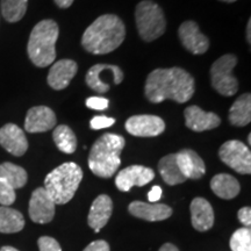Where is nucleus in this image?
<instances>
[{
	"label": "nucleus",
	"instance_id": "1",
	"mask_svg": "<svg viewBox=\"0 0 251 251\" xmlns=\"http://www.w3.org/2000/svg\"><path fill=\"white\" fill-rule=\"evenodd\" d=\"M196 90L194 78L181 68L156 69L147 77L144 94L152 103L166 99L184 103L193 97Z\"/></svg>",
	"mask_w": 251,
	"mask_h": 251
},
{
	"label": "nucleus",
	"instance_id": "2",
	"mask_svg": "<svg viewBox=\"0 0 251 251\" xmlns=\"http://www.w3.org/2000/svg\"><path fill=\"white\" fill-rule=\"evenodd\" d=\"M125 39L124 21L115 14H103L84 31L81 46L90 54L105 55L117 50Z\"/></svg>",
	"mask_w": 251,
	"mask_h": 251
},
{
	"label": "nucleus",
	"instance_id": "3",
	"mask_svg": "<svg viewBox=\"0 0 251 251\" xmlns=\"http://www.w3.org/2000/svg\"><path fill=\"white\" fill-rule=\"evenodd\" d=\"M126 141L121 135L103 134L93 143L89 153L90 170L100 178H111L121 164V151Z\"/></svg>",
	"mask_w": 251,
	"mask_h": 251
},
{
	"label": "nucleus",
	"instance_id": "4",
	"mask_svg": "<svg viewBox=\"0 0 251 251\" xmlns=\"http://www.w3.org/2000/svg\"><path fill=\"white\" fill-rule=\"evenodd\" d=\"M59 34L58 25L54 20H42L35 25L28 40L27 52L37 68L49 67L56 59V42Z\"/></svg>",
	"mask_w": 251,
	"mask_h": 251
},
{
	"label": "nucleus",
	"instance_id": "5",
	"mask_svg": "<svg viewBox=\"0 0 251 251\" xmlns=\"http://www.w3.org/2000/svg\"><path fill=\"white\" fill-rule=\"evenodd\" d=\"M83 179V170L74 162L63 163L47 175L45 190L55 205H65L76 194Z\"/></svg>",
	"mask_w": 251,
	"mask_h": 251
},
{
	"label": "nucleus",
	"instance_id": "6",
	"mask_svg": "<svg viewBox=\"0 0 251 251\" xmlns=\"http://www.w3.org/2000/svg\"><path fill=\"white\" fill-rule=\"evenodd\" d=\"M135 23L141 39L146 42H152L165 33L166 21L164 12L156 2L143 0L135 9Z\"/></svg>",
	"mask_w": 251,
	"mask_h": 251
},
{
	"label": "nucleus",
	"instance_id": "7",
	"mask_svg": "<svg viewBox=\"0 0 251 251\" xmlns=\"http://www.w3.org/2000/svg\"><path fill=\"white\" fill-rule=\"evenodd\" d=\"M236 64L237 57L233 54L221 56L212 64L209 71L212 86L221 96L231 97L237 93L238 80L233 75Z\"/></svg>",
	"mask_w": 251,
	"mask_h": 251
},
{
	"label": "nucleus",
	"instance_id": "8",
	"mask_svg": "<svg viewBox=\"0 0 251 251\" xmlns=\"http://www.w3.org/2000/svg\"><path fill=\"white\" fill-rule=\"evenodd\" d=\"M219 157L226 165L237 174H251V152L247 144L238 140L225 142L219 149Z\"/></svg>",
	"mask_w": 251,
	"mask_h": 251
},
{
	"label": "nucleus",
	"instance_id": "9",
	"mask_svg": "<svg viewBox=\"0 0 251 251\" xmlns=\"http://www.w3.org/2000/svg\"><path fill=\"white\" fill-rule=\"evenodd\" d=\"M126 130L137 137H155L164 133L165 122L162 118L151 114L133 115L126 121Z\"/></svg>",
	"mask_w": 251,
	"mask_h": 251
},
{
	"label": "nucleus",
	"instance_id": "10",
	"mask_svg": "<svg viewBox=\"0 0 251 251\" xmlns=\"http://www.w3.org/2000/svg\"><path fill=\"white\" fill-rule=\"evenodd\" d=\"M55 202L45 187H39L31 193L28 213L31 221L45 225L51 222L55 216Z\"/></svg>",
	"mask_w": 251,
	"mask_h": 251
},
{
	"label": "nucleus",
	"instance_id": "11",
	"mask_svg": "<svg viewBox=\"0 0 251 251\" xmlns=\"http://www.w3.org/2000/svg\"><path fill=\"white\" fill-rule=\"evenodd\" d=\"M155 178L152 169L143 165H130L121 170L115 178V186L121 192H129L134 186H144Z\"/></svg>",
	"mask_w": 251,
	"mask_h": 251
},
{
	"label": "nucleus",
	"instance_id": "12",
	"mask_svg": "<svg viewBox=\"0 0 251 251\" xmlns=\"http://www.w3.org/2000/svg\"><path fill=\"white\" fill-rule=\"evenodd\" d=\"M178 36L184 48L191 54L202 55L209 48L208 37L203 35L194 21H185L178 29Z\"/></svg>",
	"mask_w": 251,
	"mask_h": 251
},
{
	"label": "nucleus",
	"instance_id": "13",
	"mask_svg": "<svg viewBox=\"0 0 251 251\" xmlns=\"http://www.w3.org/2000/svg\"><path fill=\"white\" fill-rule=\"evenodd\" d=\"M57 124L55 112L47 106H35L27 112L25 120V130L28 133H45Z\"/></svg>",
	"mask_w": 251,
	"mask_h": 251
},
{
	"label": "nucleus",
	"instance_id": "14",
	"mask_svg": "<svg viewBox=\"0 0 251 251\" xmlns=\"http://www.w3.org/2000/svg\"><path fill=\"white\" fill-rule=\"evenodd\" d=\"M185 125L188 129L201 133L205 130L215 129L221 124V119L213 112H205L199 106H188L184 111Z\"/></svg>",
	"mask_w": 251,
	"mask_h": 251
},
{
	"label": "nucleus",
	"instance_id": "15",
	"mask_svg": "<svg viewBox=\"0 0 251 251\" xmlns=\"http://www.w3.org/2000/svg\"><path fill=\"white\" fill-rule=\"evenodd\" d=\"M0 146L13 156H23L28 150V140L24 130L14 124L0 128Z\"/></svg>",
	"mask_w": 251,
	"mask_h": 251
},
{
	"label": "nucleus",
	"instance_id": "16",
	"mask_svg": "<svg viewBox=\"0 0 251 251\" xmlns=\"http://www.w3.org/2000/svg\"><path fill=\"white\" fill-rule=\"evenodd\" d=\"M78 71L77 63L72 59H61L55 62L50 68L48 78V85L52 90L61 91L67 89Z\"/></svg>",
	"mask_w": 251,
	"mask_h": 251
},
{
	"label": "nucleus",
	"instance_id": "17",
	"mask_svg": "<svg viewBox=\"0 0 251 251\" xmlns=\"http://www.w3.org/2000/svg\"><path fill=\"white\" fill-rule=\"evenodd\" d=\"M177 164L186 179H200L206 174L202 158L192 149H183L176 153Z\"/></svg>",
	"mask_w": 251,
	"mask_h": 251
},
{
	"label": "nucleus",
	"instance_id": "18",
	"mask_svg": "<svg viewBox=\"0 0 251 251\" xmlns=\"http://www.w3.org/2000/svg\"><path fill=\"white\" fill-rule=\"evenodd\" d=\"M113 213V201L107 194H100L94 199L91 205L87 224L96 233H99L100 229L105 227L111 219Z\"/></svg>",
	"mask_w": 251,
	"mask_h": 251
},
{
	"label": "nucleus",
	"instance_id": "19",
	"mask_svg": "<svg viewBox=\"0 0 251 251\" xmlns=\"http://www.w3.org/2000/svg\"><path fill=\"white\" fill-rule=\"evenodd\" d=\"M128 211L135 218L146 221H163L172 215V208L164 203H148L143 201H133L128 206Z\"/></svg>",
	"mask_w": 251,
	"mask_h": 251
},
{
	"label": "nucleus",
	"instance_id": "20",
	"mask_svg": "<svg viewBox=\"0 0 251 251\" xmlns=\"http://www.w3.org/2000/svg\"><path fill=\"white\" fill-rule=\"evenodd\" d=\"M191 221L198 231L209 230L214 225V211L209 201L203 198H194L190 205Z\"/></svg>",
	"mask_w": 251,
	"mask_h": 251
},
{
	"label": "nucleus",
	"instance_id": "21",
	"mask_svg": "<svg viewBox=\"0 0 251 251\" xmlns=\"http://www.w3.org/2000/svg\"><path fill=\"white\" fill-rule=\"evenodd\" d=\"M211 188L215 196L226 200L236 198L241 191L238 180L228 174H219L214 176L211 180Z\"/></svg>",
	"mask_w": 251,
	"mask_h": 251
},
{
	"label": "nucleus",
	"instance_id": "22",
	"mask_svg": "<svg viewBox=\"0 0 251 251\" xmlns=\"http://www.w3.org/2000/svg\"><path fill=\"white\" fill-rule=\"evenodd\" d=\"M229 122L235 127H244L251 121V96L244 93L231 105L228 114Z\"/></svg>",
	"mask_w": 251,
	"mask_h": 251
},
{
	"label": "nucleus",
	"instance_id": "23",
	"mask_svg": "<svg viewBox=\"0 0 251 251\" xmlns=\"http://www.w3.org/2000/svg\"><path fill=\"white\" fill-rule=\"evenodd\" d=\"M158 171L161 174L163 180L170 186L185 183L187 179L181 174L179 166L177 164L176 153H169L163 157L158 163Z\"/></svg>",
	"mask_w": 251,
	"mask_h": 251
},
{
	"label": "nucleus",
	"instance_id": "24",
	"mask_svg": "<svg viewBox=\"0 0 251 251\" xmlns=\"http://www.w3.org/2000/svg\"><path fill=\"white\" fill-rule=\"evenodd\" d=\"M25 227L24 215L17 209L7 206L0 207V233L14 234L21 231Z\"/></svg>",
	"mask_w": 251,
	"mask_h": 251
},
{
	"label": "nucleus",
	"instance_id": "25",
	"mask_svg": "<svg viewBox=\"0 0 251 251\" xmlns=\"http://www.w3.org/2000/svg\"><path fill=\"white\" fill-rule=\"evenodd\" d=\"M0 178L11 185L14 190L24 187L27 184L28 175L27 171L21 166L15 165L13 163L5 162L0 164Z\"/></svg>",
	"mask_w": 251,
	"mask_h": 251
},
{
	"label": "nucleus",
	"instance_id": "26",
	"mask_svg": "<svg viewBox=\"0 0 251 251\" xmlns=\"http://www.w3.org/2000/svg\"><path fill=\"white\" fill-rule=\"evenodd\" d=\"M52 139L59 151L64 153H74L77 149V137L74 130L67 125L56 127L52 133Z\"/></svg>",
	"mask_w": 251,
	"mask_h": 251
},
{
	"label": "nucleus",
	"instance_id": "27",
	"mask_svg": "<svg viewBox=\"0 0 251 251\" xmlns=\"http://www.w3.org/2000/svg\"><path fill=\"white\" fill-rule=\"evenodd\" d=\"M28 0H1V14L8 23H18L27 12Z\"/></svg>",
	"mask_w": 251,
	"mask_h": 251
},
{
	"label": "nucleus",
	"instance_id": "28",
	"mask_svg": "<svg viewBox=\"0 0 251 251\" xmlns=\"http://www.w3.org/2000/svg\"><path fill=\"white\" fill-rule=\"evenodd\" d=\"M112 67V64H96L93 65L92 68L89 69L87 71L85 81L86 85L90 87L91 90L96 91L99 94H103L109 91V85L108 84L103 83V81L100 79V75L106 70H109Z\"/></svg>",
	"mask_w": 251,
	"mask_h": 251
},
{
	"label": "nucleus",
	"instance_id": "29",
	"mask_svg": "<svg viewBox=\"0 0 251 251\" xmlns=\"http://www.w3.org/2000/svg\"><path fill=\"white\" fill-rule=\"evenodd\" d=\"M230 249L233 251H251V230L249 227L237 229L231 235Z\"/></svg>",
	"mask_w": 251,
	"mask_h": 251
},
{
	"label": "nucleus",
	"instance_id": "30",
	"mask_svg": "<svg viewBox=\"0 0 251 251\" xmlns=\"http://www.w3.org/2000/svg\"><path fill=\"white\" fill-rule=\"evenodd\" d=\"M15 199H17V194H15L14 188L0 178V203L8 207L15 201Z\"/></svg>",
	"mask_w": 251,
	"mask_h": 251
},
{
	"label": "nucleus",
	"instance_id": "31",
	"mask_svg": "<svg viewBox=\"0 0 251 251\" xmlns=\"http://www.w3.org/2000/svg\"><path fill=\"white\" fill-rule=\"evenodd\" d=\"M40 251H62V248L55 238L49 236H42L37 241Z\"/></svg>",
	"mask_w": 251,
	"mask_h": 251
},
{
	"label": "nucleus",
	"instance_id": "32",
	"mask_svg": "<svg viewBox=\"0 0 251 251\" xmlns=\"http://www.w3.org/2000/svg\"><path fill=\"white\" fill-rule=\"evenodd\" d=\"M114 124H115L114 119L105 117V115L94 117L90 122L91 128H92V129H94V130H99V129H103V128H108Z\"/></svg>",
	"mask_w": 251,
	"mask_h": 251
},
{
	"label": "nucleus",
	"instance_id": "33",
	"mask_svg": "<svg viewBox=\"0 0 251 251\" xmlns=\"http://www.w3.org/2000/svg\"><path fill=\"white\" fill-rule=\"evenodd\" d=\"M86 106L91 109H96V111H103L108 107L109 101L108 99L102 98V97H90L86 99Z\"/></svg>",
	"mask_w": 251,
	"mask_h": 251
},
{
	"label": "nucleus",
	"instance_id": "34",
	"mask_svg": "<svg viewBox=\"0 0 251 251\" xmlns=\"http://www.w3.org/2000/svg\"><path fill=\"white\" fill-rule=\"evenodd\" d=\"M237 218L244 227H249L251 225V208L250 207H242L237 213Z\"/></svg>",
	"mask_w": 251,
	"mask_h": 251
},
{
	"label": "nucleus",
	"instance_id": "35",
	"mask_svg": "<svg viewBox=\"0 0 251 251\" xmlns=\"http://www.w3.org/2000/svg\"><path fill=\"white\" fill-rule=\"evenodd\" d=\"M83 251H111L109 250V244L103 240L93 241L90 243Z\"/></svg>",
	"mask_w": 251,
	"mask_h": 251
},
{
	"label": "nucleus",
	"instance_id": "36",
	"mask_svg": "<svg viewBox=\"0 0 251 251\" xmlns=\"http://www.w3.org/2000/svg\"><path fill=\"white\" fill-rule=\"evenodd\" d=\"M162 193H163V191H162L161 187L157 186V185H156V186H153L151 190H150V192L148 193L149 201L152 202V203H155L156 201H158V200L161 199Z\"/></svg>",
	"mask_w": 251,
	"mask_h": 251
},
{
	"label": "nucleus",
	"instance_id": "37",
	"mask_svg": "<svg viewBox=\"0 0 251 251\" xmlns=\"http://www.w3.org/2000/svg\"><path fill=\"white\" fill-rule=\"evenodd\" d=\"M54 1L59 8H69L74 4L75 0H54Z\"/></svg>",
	"mask_w": 251,
	"mask_h": 251
},
{
	"label": "nucleus",
	"instance_id": "38",
	"mask_svg": "<svg viewBox=\"0 0 251 251\" xmlns=\"http://www.w3.org/2000/svg\"><path fill=\"white\" fill-rule=\"evenodd\" d=\"M159 251H179V250H178V248L176 247L175 244L165 243V244H163L161 248H159Z\"/></svg>",
	"mask_w": 251,
	"mask_h": 251
},
{
	"label": "nucleus",
	"instance_id": "39",
	"mask_svg": "<svg viewBox=\"0 0 251 251\" xmlns=\"http://www.w3.org/2000/svg\"><path fill=\"white\" fill-rule=\"evenodd\" d=\"M247 41L248 42H251V20H249L247 26Z\"/></svg>",
	"mask_w": 251,
	"mask_h": 251
},
{
	"label": "nucleus",
	"instance_id": "40",
	"mask_svg": "<svg viewBox=\"0 0 251 251\" xmlns=\"http://www.w3.org/2000/svg\"><path fill=\"white\" fill-rule=\"evenodd\" d=\"M0 251H19L18 249H15L13 247H2Z\"/></svg>",
	"mask_w": 251,
	"mask_h": 251
},
{
	"label": "nucleus",
	"instance_id": "41",
	"mask_svg": "<svg viewBox=\"0 0 251 251\" xmlns=\"http://www.w3.org/2000/svg\"><path fill=\"white\" fill-rule=\"evenodd\" d=\"M248 144H249V146L251 144V134L248 135Z\"/></svg>",
	"mask_w": 251,
	"mask_h": 251
},
{
	"label": "nucleus",
	"instance_id": "42",
	"mask_svg": "<svg viewBox=\"0 0 251 251\" xmlns=\"http://www.w3.org/2000/svg\"><path fill=\"white\" fill-rule=\"evenodd\" d=\"M221 1H225V2H235V1H237V0H221Z\"/></svg>",
	"mask_w": 251,
	"mask_h": 251
}]
</instances>
